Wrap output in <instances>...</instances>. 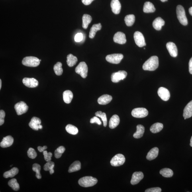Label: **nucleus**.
Here are the masks:
<instances>
[{"label":"nucleus","mask_w":192,"mask_h":192,"mask_svg":"<svg viewBox=\"0 0 192 192\" xmlns=\"http://www.w3.org/2000/svg\"><path fill=\"white\" fill-rule=\"evenodd\" d=\"M159 66V60L157 56H152L146 61L142 68L145 71H154Z\"/></svg>","instance_id":"nucleus-1"},{"label":"nucleus","mask_w":192,"mask_h":192,"mask_svg":"<svg viewBox=\"0 0 192 192\" xmlns=\"http://www.w3.org/2000/svg\"><path fill=\"white\" fill-rule=\"evenodd\" d=\"M98 182V180L92 177L87 176L79 179L78 181L79 185L81 186L87 187H93Z\"/></svg>","instance_id":"nucleus-2"},{"label":"nucleus","mask_w":192,"mask_h":192,"mask_svg":"<svg viewBox=\"0 0 192 192\" xmlns=\"http://www.w3.org/2000/svg\"><path fill=\"white\" fill-rule=\"evenodd\" d=\"M176 11L177 19L183 25H187L188 24L186 16L185 9L183 6L177 5Z\"/></svg>","instance_id":"nucleus-3"},{"label":"nucleus","mask_w":192,"mask_h":192,"mask_svg":"<svg viewBox=\"0 0 192 192\" xmlns=\"http://www.w3.org/2000/svg\"><path fill=\"white\" fill-rule=\"evenodd\" d=\"M22 63L24 66L34 67L40 65V61L39 59L36 57L28 56L24 58Z\"/></svg>","instance_id":"nucleus-4"},{"label":"nucleus","mask_w":192,"mask_h":192,"mask_svg":"<svg viewBox=\"0 0 192 192\" xmlns=\"http://www.w3.org/2000/svg\"><path fill=\"white\" fill-rule=\"evenodd\" d=\"M75 71L77 74L81 75L83 78L87 76L88 67L87 65L84 62L80 63L75 69Z\"/></svg>","instance_id":"nucleus-5"},{"label":"nucleus","mask_w":192,"mask_h":192,"mask_svg":"<svg viewBox=\"0 0 192 192\" xmlns=\"http://www.w3.org/2000/svg\"><path fill=\"white\" fill-rule=\"evenodd\" d=\"M125 158L123 154H118L114 156L110 161L112 166L118 167L123 165L125 162Z\"/></svg>","instance_id":"nucleus-6"},{"label":"nucleus","mask_w":192,"mask_h":192,"mask_svg":"<svg viewBox=\"0 0 192 192\" xmlns=\"http://www.w3.org/2000/svg\"><path fill=\"white\" fill-rule=\"evenodd\" d=\"M147 110L144 108H137L132 110L131 114L134 117L138 118H144L148 115Z\"/></svg>","instance_id":"nucleus-7"},{"label":"nucleus","mask_w":192,"mask_h":192,"mask_svg":"<svg viewBox=\"0 0 192 192\" xmlns=\"http://www.w3.org/2000/svg\"><path fill=\"white\" fill-rule=\"evenodd\" d=\"M123 58V55L122 54H113L107 55L106 60L110 63L118 64L121 62Z\"/></svg>","instance_id":"nucleus-8"},{"label":"nucleus","mask_w":192,"mask_h":192,"mask_svg":"<svg viewBox=\"0 0 192 192\" xmlns=\"http://www.w3.org/2000/svg\"><path fill=\"white\" fill-rule=\"evenodd\" d=\"M127 75V73L124 71H120L114 73L111 75V81L114 83H118L121 80H123L125 79Z\"/></svg>","instance_id":"nucleus-9"},{"label":"nucleus","mask_w":192,"mask_h":192,"mask_svg":"<svg viewBox=\"0 0 192 192\" xmlns=\"http://www.w3.org/2000/svg\"><path fill=\"white\" fill-rule=\"evenodd\" d=\"M18 115H20L27 112L28 106L24 101H20L16 104L14 107Z\"/></svg>","instance_id":"nucleus-10"},{"label":"nucleus","mask_w":192,"mask_h":192,"mask_svg":"<svg viewBox=\"0 0 192 192\" xmlns=\"http://www.w3.org/2000/svg\"><path fill=\"white\" fill-rule=\"evenodd\" d=\"M134 38L136 44L140 48H142L146 45L144 37L141 32L139 31L135 32L134 34Z\"/></svg>","instance_id":"nucleus-11"},{"label":"nucleus","mask_w":192,"mask_h":192,"mask_svg":"<svg viewBox=\"0 0 192 192\" xmlns=\"http://www.w3.org/2000/svg\"><path fill=\"white\" fill-rule=\"evenodd\" d=\"M158 94L159 97L163 101H167L170 98V92L166 88L163 87L159 88L158 91Z\"/></svg>","instance_id":"nucleus-12"},{"label":"nucleus","mask_w":192,"mask_h":192,"mask_svg":"<svg viewBox=\"0 0 192 192\" xmlns=\"http://www.w3.org/2000/svg\"><path fill=\"white\" fill-rule=\"evenodd\" d=\"M113 40L114 42L120 44H124L126 42L125 34L121 32H118L114 36Z\"/></svg>","instance_id":"nucleus-13"},{"label":"nucleus","mask_w":192,"mask_h":192,"mask_svg":"<svg viewBox=\"0 0 192 192\" xmlns=\"http://www.w3.org/2000/svg\"><path fill=\"white\" fill-rule=\"evenodd\" d=\"M166 47L171 56L173 58H176L177 57L178 52H177V46L174 43L171 42H167L166 45Z\"/></svg>","instance_id":"nucleus-14"},{"label":"nucleus","mask_w":192,"mask_h":192,"mask_svg":"<svg viewBox=\"0 0 192 192\" xmlns=\"http://www.w3.org/2000/svg\"><path fill=\"white\" fill-rule=\"evenodd\" d=\"M22 82L26 86L31 88L36 87L38 84V81L34 78H25L22 80Z\"/></svg>","instance_id":"nucleus-15"},{"label":"nucleus","mask_w":192,"mask_h":192,"mask_svg":"<svg viewBox=\"0 0 192 192\" xmlns=\"http://www.w3.org/2000/svg\"><path fill=\"white\" fill-rule=\"evenodd\" d=\"M144 175L141 171L135 172L133 173L131 183L132 185L137 184L144 178Z\"/></svg>","instance_id":"nucleus-16"},{"label":"nucleus","mask_w":192,"mask_h":192,"mask_svg":"<svg viewBox=\"0 0 192 192\" xmlns=\"http://www.w3.org/2000/svg\"><path fill=\"white\" fill-rule=\"evenodd\" d=\"M14 142V138L11 136H8L3 138L0 144V146L2 148L8 147L12 145Z\"/></svg>","instance_id":"nucleus-17"},{"label":"nucleus","mask_w":192,"mask_h":192,"mask_svg":"<svg viewBox=\"0 0 192 192\" xmlns=\"http://www.w3.org/2000/svg\"><path fill=\"white\" fill-rule=\"evenodd\" d=\"M112 11L116 14H119L121 9V5L118 0H112L111 3Z\"/></svg>","instance_id":"nucleus-18"},{"label":"nucleus","mask_w":192,"mask_h":192,"mask_svg":"<svg viewBox=\"0 0 192 192\" xmlns=\"http://www.w3.org/2000/svg\"><path fill=\"white\" fill-rule=\"evenodd\" d=\"M183 116L184 119L192 116V101L189 102L184 110Z\"/></svg>","instance_id":"nucleus-19"},{"label":"nucleus","mask_w":192,"mask_h":192,"mask_svg":"<svg viewBox=\"0 0 192 192\" xmlns=\"http://www.w3.org/2000/svg\"><path fill=\"white\" fill-rule=\"evenodd\" d=\"M113 99L111 95L105 94L100 97L98 100V102L99 104L102 105H107L109 104Z\"/></svg>","instance_id":"nucleus-20"},{"label":"nucleus","mask_w":192,"mask_h":192,"mask_svg":"<svg viewBox=\"0 0 192 192\" xmlns=\"http://www.w3.org/2000/svg\"><path fill=\"white\" fill-rule=\"evenodd\" d=\"M41 123V120L39 118L34 117L31 118V120L29 123V126L32 129L34 130L38 131L39 129V126Z\"/></svg>","instance_id":"nucleus-21"},{"label":"nucleus","mask_w":192,"mask_h":192,"mask_svg":"<svg viewBox=\"0 0 192 192\" xmlns=\"http://www.w3.org/2000/svg\"><path fill=\"white\" fill-rule=\"evenodd\" d=\"M165 24V22L162 18L158 17L156 18L153 22V27L157 30H160Z\"/></svg>","instance_id":"nucleus-22"},{"label":"nucleus","mask_w":192,"mask_h":192,"mask_svg":"<svg viewBox=\"0 0 192 192\" xmlns=\"http://www.w3.org/2000/svg\"><path fill=\"white\" fill-rule=\"evenodd\" d=\"M120 121L119 116L118 115H114L110 118L109 123V127L111 129H114L119 124Z\"/></svg>","instance_id":"nucleus-23"},{"label":"nucleus","mask_w":192,"mask_h":192,"mask_svg":"<svg viewBox=\"0 0 192 192\" xmlns=\"http://www.w3.org/2000/svg\"><path fill=\"white\" fill-rule=\"evenodd\" d=\"M158 153L159 149L158 148H153L148 153L146 158L149 161L154 160L158 156Z\"/></svg>","instance_id":"nucleus-24"},{"label":"nucleus","mask_w":192,"mask_h":192,"mask_svg":"<svg viewBox=\"0 0 192 192\" xmlns=\"http://www.w3.org/2000/svg\"><path fill=\"white\" fill-rule=\"evenodd\" d=\"M156 11V8L153 4L149 2L145 3L143 8V11L145 13H154Z\"/></svg>","instance_id":"nucleus-25"},{"label":"nucleus","mask_w":192,"mask_h":192,"mask_svg":"<svg viewBox=\"0 0 192 192\" xmlns=\"http://www.w3.org/2000/svg\"><path fill=\"white\" fill-rule=\"evenodd\" d=\"M102 26L101 23L94 24L91 28L89 32V37L93 38L94 37L96 32L101 29Z\"/></svg>","instance_id":"nucleus-26"},{"label":"nucleus","mask_w":192,"mask_h":192,"mask_svg":"<svg viewBox=\"0 0 192 192\" xmlns=\"http://www.w3.org/2000/svg\"><path fill=\"white\" fill-rule=\"evenodd\" d=\"M136 128L137 131L133 135L134 137L137 139L141 138L144 132V127L141 124H138Z\"/></svg>","instance_id":"nucleus-27"},{"label":"nucleus","mask_w":192,"mask_h":192,"mask_svg":"<svg viewBox=\"0 0 192 192\" xmlns=\"http://www.w3.org/2000/svg\"><path fill=\"white\" fill-rule=\"evenodd\" d=\"M73 94L71 91L67 90L63 93V101L65 103L69 104L71 103L73 98Z\"/></svg>","instance_id":"nucleus-28"},{"label":"nucleus","mask_w":192,"mask_h":192,"mask_svg":"<svg viewBox=\"0 0 192 192\" xmlns=\"http://www.w3.org/2000/svg\"><path fill=\"white\" fill-rule=\"evenodd\" d=\"M19 172V169L17 167H14L11 170L6 171L4 174L3 176L5 178L13 177Z\"/></svg>","instance_id":"nucleus-29"},{"label":"nucleus","mask_w":192,"mask_h":192,"mask_svg":"<svg viewBox=\"0 0 192 192\" xmlns=\"http://www.w3.org/2000/svg\"><path fill=\"white\" fill-rule=\"evenodd\" d=\"M163 125L162 124L157 122L153 124L151 127L150 130L153 133L156 134L160 132L163 129Z\"/></svg>","instance_id":"nucleus-30"},{"label":"nucleus","mask_w":192,"mask_h":192,"mask_svg":"<svg viewBox=\"0 0 192 192\" xmlns=\"http://www.w3.org/2000/svg\"><path fill=\"white\" fill-rule=\"evenodd\" d=\"M92 18L91 15L85 14L82 17V26L84 29H86L89 24L91 22Z\"/></svg>","instance_id":"nucleus-31"},{"label":"nucleus","mask_w":192,"mask_h":192,"mask_svg":"<svg viewBox=\"0 0 192 192\" xmlns=\"http://www.w3.org/2000/svg\"><path fill=\"white\" fill-rule=\"evenodd\" d=\"M81 169V163L79 161H76L73 162L69 167L68 172L72 173L80 170Z\"/></svg>","instance_id":"nucleus-32"},{"label":"nucleus","mask_w":192,"mask_h":192,"mask_svg":"<svg viewBox=\"0 0 192 192\" xmlns=\"http://www.w3.org/2000/svg\"><path fill=\"white\" fill-rule=\"evenodd\" d=\"M78 61L77 57L72 54H69L67 56V64L69 67H72L76 64Z\"/></svg>","instance_id":"nucleus-33"},{"label":"nucleus","mask_w":192,"mask_h":192,"mask_svg":"<svg viewBox=\"0 0 192 192\" xmlns=\"http://www.w3.org/2000/svg\"><path fill=\"white\" fill-rule=\"evenodd\" d=\"M124 20L127 26H131L134 23L135 20V17L134 15L130 14V15H126L124 18Z\"/></svg>","instance_id":"nucleus-34"},{"label":"nucleus","mask_w":192,"mask_h":192,"mask_svg":"<svg viewBox=\"0 0 192 192\" xmlns=\"http://www.w3.org/2000/svg\"><path fill=\"white\" fill-rule=\"evenodd\" d=\"M160 174L163 177H170L173 175V172L172 170L169 168H165L161 169L160 171Z\"/></svg>","instance_id":"nucleus-35"},{"label":"nucleus","mask_w":192,"mask_h":192,"mask_svg":"<svg viewBox=\"0 0 192 192\" xmlns=\"http://www.w3.org/2000/svg\"><path fill=\"white\" fill-rule=\"evenodd\" d=\"M66 130L67 132L71 134H77L78 132V128L71 124H68L67 125Z\"/></svg>","instance_id":"nucleus-36"},{"label":"nucleus","mask_w":192,"mask_h":192,"mask_svg":"<svg viewBox=\"0 0 192 192\" xmlns=\"http://www.w3.org/2000/svg\"><path fill=\"white\" fill-rule=\"evenodd\" d=\"M62 63L61 62H58L54 66V71L55 74L57 75L60 76L62 74L63 70L62 68Z\"/></svg>","instance_id":"nucleus-37"},{"label":"nucleus","mask_w":192,"mask_h":192,"mask_svg":"<svg viewBox=\"0 0 192 192\" xmlns=\"http://www.w3.org/2000/svg\"><path fill=\"white\" fill-rule=\"evenodd\" d=\"M8 184L9 186L11 187L14 191H17L19 189V184L18 183L17 179H11L8 182Z\"/></svg>","instance_id":"nucleus-38"},{"label":"nucleus","mask_w":192,"mask_h":192,"mask_svg":"<svg viewBox=\"0 0 192 192\" xmlns=\"http://www.w3.org/2000/svg\"><path fill=\"white\" fill-rule=\"evenodd\" d=\"M96 116L101 118L102 121L103 122L104 127L107 126V116L105 113H103L101 111H99L96 112L95 114Z\"/></svg>","instance_id":"nucleus-39"},{"label":"nucleus","mask_w":192,"mask_h":192,"mask_svg":"<svg viewBox=\"0 0 192 192\" xmlns=\"http://www.w3.org/2000/svg\"><path fill=\"white\" fill-rule=\"evenodd\" d=\"M41 167L39 164L35 163L32 166V170L36 173V176L38 179L41 178V175L40 174V170Z\"/></svg>","instance_id":"nucleus-40"},{"label":"nucleus","mask_w":192,"mask_h":192,"mask_svg":"<svg viewBox=\"0 0 192 192\" xmlns=\"http://www.w3.org/2000/svg\"><path fill=\"white\" fill-rule=\"evenodd\" d=\"M28 155L30 158L34 159L36 158L37 154L34 149L30 148L28 151Z\"/></svg>","instance_id":"nucleus-41"},{"label":"nucleus","mask_w":192,"mask_h":192,"mask_svg":"<svg viewBox=\"0 0 192 192\" xmlns=\"http://www.w3.org/2000/svg\"><path fill=\"white\" fill-rule=\"evenodd\" d=\"M44 158L46 162H49L51 160L52 154L51 152L48 153L46 151H44L43 152Z\"/></svg>","instance_id":"nucleus-42"},{"label":"nucleus","mask_w":192,"mask_h":192,"mask_svg":"<svg viewBox=\"0 0 192 192\" xmlns=\"http://www.w3.org/2000/svg\"><path fill=\"white\" fill-rule=\"evenodd\" d=\"M5 111L3 110L0 111V125L2 126L5 122Z\"/></svg>","instance_id":"nucleus-43"},{"label":"nucleus","mask_w":192,"mask_h":192,"mask_svg":"<svg viewBox=\"0 0 192 192\" xmlns=\"http://www.w3.org/2000/svg\"><path fill=\"white\" fill-rule=\"evenodd\" d=\"M54 164V163L52 162V161H50L49 162H48L44 165V170L46 171H49L51 167Z\"/></svg>","instance_id":"nucleus-44"},{"label":"nucleus","mask_w":192,"mask_h":192,"mask_svg":"<svg viewBox=\"0 0 192 192\" xmlns=\"http://www.w3.org/2000/svg\"><path fill=\"white\" fill-rule=\"evenodd\" d=\"M83 35L82 33H78L75 35L74 38L75 41L76 42H80L82 40Z\"/></svg>","instance_id":"nucleus-45"},{"label":"nucleus","mask_w":192,"mask_h":192,"mask_svg":"<svg viewBox=\"0 0 192 192\" xmlns=\"http://www.w3.org/2000/svg\"><path fill=\"white\" fill-rule=\"evenodd\" d=\"M90 122L91 124L96 123L99 125H101V120L97 116H95V117L91 118L90 120Z\"/></svg>","instance_id":"nucleus-46"},{"label":"nucleus","mask_w":192,"mask_h":192,"mask_svg":"<svg viewBox=\"0 0 192 192\" xmlns=\"http://www.w3.org/2000/svg\"><path fill=\"white\" fill-rule=\"evenodd\" d=\"M145 192H161L162 191V189L160 187H156L151 188L146 190Z\"/></svg>","instance_id":"nucleus-47"},{"label":"nucleus","mask_w":192,"mask_h":192,"mask_svg":"<svg viewBox=\"0 0 192 192\" xmlns=\"http://www.w3.org/2000/svg\"><path fill=\"white\" fill-rule=\"evenodd\" d=\"M57 151L61 154H62L63 153L65 152V148L64 147L62 146H61L59 147L58 148H57L56 150Z\"/></svg>","instance_id":"nucleus-48"},{"label":"nucleus","mask_w":192,"mask_h":192,"mask_svg":"<svg viewBox=\"0 0 192 192\" xmlns=\"http://www.w3.org/2000/svg\"><path fill=\"white\" fill-rule=\"evenodd\" d=\"M94 0H81L82 3L85 5H89Z\"/></svg>","instance_id":"nucleus-49"},{"label":"nucleus","mask_w":192,"mask_h":192,"mask_svg":"<svg viewBox=\"0 0 192 192\" xmlns=\"http://www.w3.org/2000/svg\"><path fill=\"white\" fill-rule=\"evenodd\" d=\"M189 72L192 74V57L189 61Z\"/></svg>","instance_id":"nucleus-50"},{"label":"nucleus","mask_w":192,"mask_h":192,"mask_svg":"<svg viewBox=\"0 0 192 192\" xmlns=\"http://www.w3.org/2000/svg\"><path fill=\"white\" fill-rule=\"evenodd\" d=\"M48 148L47 146H45L42 147L41 146H38V150L40 152H43L44 151Z\"/></svg>","instance_id":"nucleus-51"},{"label":"nucleus","mask_w":192,"mask_h":192,"mask_svg":"<svg viewBox=\"0 0 192 192\" xmlns=\"http://www.w3.org/2000/svg\"><path fill=\"white\" fill-rule=\"evenodd\" d=\"M62 154H59V153L56 150L55 151V158H59L62 156Z\"/></svg>","instance_id":"nucleus-52"},{"label":"nucleus","mask_w":192,"mask_h":192,"mask_svg":"<svg viewBox=\"0 0 192 192\" xmlns=\"http://www.w3.org/2000/svg\"><path fill=\"white\" fill-rule=\"evenodd\" d=\"M55 166V164L52 165L51 167H50V169L49 172L51 174H53V173H54V168Z\"/></svg>","instance_id":"nucleus-53"},{"label":"nucleus","mask_w":192,"mask_h":192,"mask_svg":"<svg viewBox=\"0 0 192 192\" xmlns=\"http://www.w3.org/2000/svg\"><path fill=\"white\" fill-rule=\"evenodd\" d=\"M189 11L190 14L191 16H192V7L190 8Z\"/></svg>","instance_id":"nucleus-54"},{"label":"nucleus","mask_w":192,"mask_h":192,"mask_svg":"<svg viewBox=\"0 0 192 192\" xmlns=\"http://www.w3.org/2000/svg\"><path fill=\"white\" fill-rule=\"evenodd\" d=\"M190 146L192 147V136L190 139Z\"/></svg>","instance_id":"nucleus-55"},{"label":"nucleus","mask_w":192,"mask_h":192,"mask_svg":"<svg viewBox=\"0 0 192 192\" xmlns=\"http://www.w3.org/2000/svg\"><path fill=\"white\" fill-rule=\"evenodd\" d=\"M42 126L41 125V124H40L39 126V129H42Z\"/></svg>","instance_id":"nucleus-56"},{"label":"nucleus","mask_w":192,"mask_h":192,"mask_svg":"<svg viewBox=\"0 0 192 192\" xmlns=\"http://www.w3.org/2000/svg\"><path fill=\"white\" fill-rule=\"evenodd\" d=\"M2 87V81L1 79H0V89H1Z\"/></svg>","instance_id":"nucleus-57"},{"label":"nucleus","mask_w":192,"mask_h":192,"mask_svg":"<svg viewBox=\"0 0 192 192\" xmlns=\"http://www.w3.org/2000/svg\"><path fill=\"white\" fill-rule=\"evenodd\" d=\"M160 1L163 2H164L167 1V0H160Z\"/></svg>","instance_id":"nucleus-58"},{"label":"nucleus","mask_w":192,"mask_h":192,"mask_svg":"<svg viewBox=\"0 0 192 192\" xmlns=\"http://www.w3.org/2000/svg\"><path fill=\"white\" fill-rule=\"evenodd\" d=\"M40 61H41V60H40Z\"/></svg>","instance_id":"nucleus-59"}]
</instances>
